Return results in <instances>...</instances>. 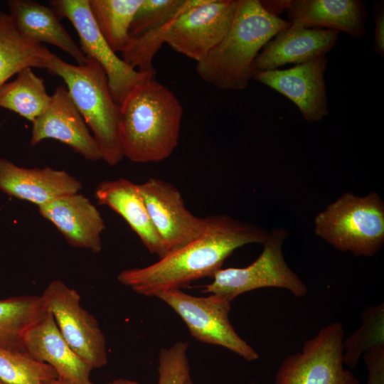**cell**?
Wrapping results in <instances>:
<instances>
[{"instance_id": "obj_16", "label": "cell", "mask_w": 384, "mask_h": 384, "mask_svg": "<svg viewBox=\"0 0 384 384\" xmlns=\"http://www.w3.org/2000/svg\"><path fill=\"white\" fill-rule=\"evenodd\" d=\"M38 211L58 228L70 245L93 253L102 250L104 220L84 195L76 193L59 197L39 206Z\"/></svg>"}, {"instance_id": "obj_13", "label": "cell", "mask_w": 384, "mask_h": 384, "mask_svg": "<svg viewBox=\"0 0 384 384\" xmlns=\"http://www.w3.org/2000/svg\"><path fill=\"white\" fill-rule=\"evenodd\" d=\"M326 55L285 70L255 71L252 78L283 95L299 108L311 123L328 114L324 73Z\"/></svg>"}, {"instance_id": "obj_34", "label": "cell", "mask_w": 384, "mask_h": 384, "mask_svg": "<svg viewBox=\"0 0 384 384\" xmlns=\"http://www.w3.org/2000/svg\"><path fill=\"white\" fill-rule=\"evenodd\" d=\"M43 384H70V383L58 378H53L48 381H46L43 383Z\"/></svg>"}, {"instance_id": "obj_14", "label": "cell", "mask_w": 384, "mask_h": 384, "mask_svg": "<svg viewBox=\"0 0 384 384\" xmlns=\"http://www.w3.org/2000/svg\"><path fill=\"white\" fill-rule=\"evenodd\" d=\"M46 139L68 145L87 160L102 159L95 137L63 85L55 90L48 107L32 122L31 145L35 146Z\"/></svg>"}, {"instance_id": "obj_6", "label": "cell", "mask_w": 384, "mask_h": 384, "mask_svg": "<svg viewBox=\"0 0 384 384\" xmlns=\"http://www.w3.org/2000/svg\"><path fill=\"white\" fill-rule=\"evenodd\" d=\"M287 235L283 228L274 229L262 244V252L252 264L245 267L220 268L201 292L230 302L243 293L263 287L282 288L296 297H305L306 285L290 269L282 253Z\"/></svg>"}, {"instance_id": "obj_11", "label": "cell", "mask_w": 384, "mask_h": 384, "mask_svg": "<svg viewBox=\"0 0 384 384\" xmlns=\"http://www.w3.org/2000/svg\"><path fill=\"white\" fill-rule=\"evenodd\" d=\"M49 4L60 18H66L73 24L84 55L102 67L112 95L117 104L121 105L135 85L155 78V74L142 73L131 68L116 54L98 28L89 0H52Z\"/></svg>"}, {"instance_id": "obj_20", "label": "cell", "mask_w": 384, "mask_h": 384, "mask_svg": "<svg viewBox=\"0 0 384 384\" xmlns=\"http://www.w3.org/2000/svg\"><path fill=\"white\" fill-rule=\"evenodd\" d=\"M95 196L100 204L108 206L125 220L150 253L159 258L166 254L138 184L125 178L105 181L97 186Z\"/></svg>"}, {"instance_id": "obj_35", "label": "cell", "mask_w": 384, "mask_h": 384, "mask_svg": "<svg viewBox=\"0 0 384 384\" xmlns=\"http://www.w3.org/2000/svg\"><path fill=\"white\" fill-rule=\"evenodd\" d=\"M183 384H194V383L193 382L191 378H188Z\"/></svg>"}, {"instance_id": "obj_25", "label": "cell", "mask_w": 384, "mask_h": 384, "mask_svg": "<svg viewBox=\"0 0 384 384\" xmlns=\"http://www.w3.org/2000/svg\"><path fill=\"white\" fill-rule=\"evenodd\" d=\"M143 0H89L95 23L114 52H122L135 14Z\"/></svg>"}, {"instance_id": "obj_28", "label": "cell", "mask_w": 384, "mask_h": 384, "mask_svg": "<svg viewBox=\"0 0 384 384\" xmlns=\"http://www.w3.org/2000/svg\"><path fill=\"white\" fill-rule=\"evenodd\" d=\"M196 0H143L129 28V37L156 30L166 25Z\"/></svg>"}, {"instance_id": "obj_18", "label": "cell", "mask_w": 384, "mask_h": 384, "mask_svg": "<svg viewBox=\"0 0 384 384\" xmlns=\"http://www.w3.org/2000/svg\"><path fill=\"white\" fill-rule=\"evenodd\" d=\"M338 34L334 30L291 23L264 46L253 63V70H275L287 63H304L326 55L336 43Z\"/></svg>"}, {"instance_id": "obj_30", "label": "cell", "mask_w": 384, "mask_h": 384, "mask_svg": "<svg viewBox=\"0 0 384 384\" xmlns=\"http://www.w3.org/2000/svg\"><path fill=\"white\" fill-rule=\"evenodd\" d=\"M368 370L367 384H384V347H375L363 355Z\"/></svg>"}, {"instance_id": "obj_19", "label": "cell", "mask_w": 384, "mask_h": 384, "mask_svg": "<svg viewBox=\"0 0 384 384\" xmlns=\"http://www.w3.org/2000/svg\"><path fill=\"white\" fill-rule=\"evenodd\" d=\"M289 22L307 28H327L361 38L366 36L367 11L360 0H290Z\"/></svg>"}, {"instance_id": "obj_3", "label": "cell", "mask_w": 384, "mask_h": 384, "mask_svg": "<svg viewBox=\"0 0 384 384\" xmlns=\"http://www.w3.org/2000/svg\"><path fill=\"white\" fill-rule=\"evenodd\" d=\"M289 21L271 15L258 0H238L231 25L219 43L197 63L196 72L206 82L223 90L247 87L253 63L264 46Z\"/></svg>"}, {"instance_id": "obj_5", "label": "cell", "mask_w": 384, "mask_h": 384, "mask_svg": "<svg viewBox=\"0 0 384 384\" xmlns=\"http://www.w3.org/2000/svg\"><path fill=\"white\" fill-rule=\"evenodd\" d=\"M315 233L340 251L371 257L384 243V203L372 192L357 196L346 192L314 219Z\"/></svg>"}, {"instance_id": "obj_29", "label": "cell", "mask_w": 384, "mask_h": 384, "mask_svg": "<svg viewBox=\"0 0 384 384\" xmlns=\"http://www.w3.org/2000/svg\"><path fill=\"white\" fill-rule=\"evenodd\" d=\"M188 348L187 342L178 341L160 351L157 384H183L191 377Z\"/></svg>"}, {"instance_id": "obj_22", "label": "cell", "mask_w": 384, "mask_h": 384, "mask_svg": "<svg viewBox=\"0 0 384 384\" xmlns=\"http://www.w3.org/2000/svg\"><path fill=\"white\" fill-rule=\"evenodd\" d=\"M53 54L22 36L10 14L0 11V87L23 68L47 69Z\"/></svg>"}, {"instance_id": "obj_24", "label": "cell", "mask_w": 384, "mask_h": 384, "mask_svg": "<svg viewBox=\"0 0 384 384\" xmlns=\"http://www.w3.org/2000/svg\"><path fill=\"white\" fill-rule=\"evenodd\" d=\"M46 311L41 295L0 299V346L25 351L26 331Z\"/></svg>"}, {"instance_id": "obj_10", "label": "cell", "mask_w": 384, "mask_h": 384, "mask_svg": "<svg viewBox=\"0 0 384 384\" xmlns=\"http://www.w3.org/2000/svg\"><path fill=\"white\" fill-rule=\"evenodd\" d=\"M237 4L238 0H196L166 25L164 42L200 62L228 32Z\"/></svg>"}, {"instance_id": "obj_15", "label": "cell", "mask_w": 384, "mask_h": 384, "mask_svg": "<svg viewBox=\"0 0 384 384\" xmlns=\"http://www.w3.org/2000/svg\"><path fill=\"white\" fill-rule=\"evenodd\" d=\"M23 343L25 351L50 366L58 378L70 384H93L90 378L92 368L70 348L49 311L26 331Z\"/></svg>"}, {"instance_id": "obj_26", "label": "cell", "mask_w": 384, "mask_h": 384, "mask_svg": "<svg viewBox=\"0 0 384 384\" xmlns=\"http://www.w3.org/2000/svg\"><path fill=\"white\" fill-rule=\"evenodd\" d=\"M361 317L359 329L343 341V363L351 369L366 351L384 347V303L365 307Z\"/></svg>"}, {"instance_id": "obj_31", "label": "cell", "mask_w": 384, "mask_h": 384, "mask_svg": "<svg viewBox=\"0 0 384 384\" xmlns=\"http://www.w3.org/2000/svg\"><path fill=\"white\" fill-rule=\"evenodd\" d=\"M375 12L374 50L384 56V4L380 1L373 5Z\"/></svg>"}, {"instance_id": "obj_12", "label": "cell", "mask_w": 384, "mask_h": 384, "mask_svg": "<svg viewBox=\"0 0 384 384\" xmlns=\"http://www.w3.org/2000/svg\"><path fill=\"white\" fill-rule=\"evenodd\" d=\"M151 223L161 238L166 254L200 235L207 218H198L185 206L179 190L158 178L138 184Z\"/></svg>"}, {"instance_id": "obj_21", "label": "cell", "mask_w": 384, "mask_h": 384, "mask_svg": "<svg viewBox=\"0 0 384 384\" xmlns=\"http://www.w3.org/2000/svg\"><path fill=\"white\" fill-rule=\"evenodd\" d=\"M7 4L16 28L25 38L58 47L72 56L78 65L86 63V56L51 7L31 0H10Z\"/></svg>"}, {"instance_id": "obj_7", "label": "cell", "mask_w": 384, "mask_h": 384, "mask_svg": "<svg viewBox=\"0 0 384 384\" xmlns=\"http://www.w3.org/2000/svg\"><path fill=\"white\" fill-rule=\"evenodd\" d=\"M344 329L335 321L306 341L300 351L286 357L275 374L274 384H359L344 367Z\"/></svg>"}, {"instance_id": "obj_2", "label": "cell", "mask_w": 384, "mask_h": 384, "mask_svg": "<svg viewBox=\"0 0 384 384\" xmlns=\"http://www.w3.org/2000/svg\"><path fill=\"white\" fill-rule=\"evenodd\" d=\"M182 117L178 99L155 78L135 85L120 105L124 157L136 163L169 157L178 145Z\"/></svg>"}, {"instance_id": "obj_1", "label": "cell", "mask_w": 384, "mask_h": 384, "mask_svg": "<svg viewBox=\"0 0 384 384\" xmlns=\"http://www.w3.org/2000/svg\"><path fill=\"white\" fill-rule=\"evenodd\" d=\"M206 218L205 229L195 239L151 265L122 270L117 280L139 294L156 297L193 281L212 277L236 249L250 243L263 244L268 235L257 225L228 215Z\"/></svg>"}, {"instance_id": "obj_32", "label": "cell", "mask_w": 384, "mask_h": 384, "mask_svg": "<svg viewBox=\"0 0 384 384\" xmlns=\"http://www.w3.org/2000/svg\"><path fill=\"white\" fill-rule=\"evenodd\" d=\"M260 2L267 12L271 15L278 16V14L287 9L290 0L260 1Z\"/></svg>"}, {"instance_id": "obj_23", "label": "cell", "mask_w": 384, "mask_h": 384, "mask_svg": "<svg viewBox=\"0 0 384 384\" xmlns=\"http://www.w3.org/2000/svg\"><path fill=\"white\" fill-rule=\"evenodd\" d=\"M31 68L22 69L14 80L0 87V107L32 122L48 107L51 95L46 91L43 78Z\"/></svg>"}, {"instance_id": "obj_36", "label": "cell", "mask_w": 384, "mask_h": 384, "mask_svg": "<svg viewBox=\"0 0 384 384\" xmlns=\"http://www.w3.org/2000/svg\"><path fill=\"white\" fill-rule=\"evenodd\" d=\"M0 384H6V383H5L2 382L1 380H0Z\"/></svg>"}, {"instance_id": "obj_27", "label": "cell", "mask_w": 384, "mask_h": 384, "mask_svg": "<svg viewBox=\"0 0 384 384\" xmlns=\"http://www.w3.org/2000/svg\"><path fill=\"white\" fill-rule=\"evenodd\" d=\"M58 378L48 364L39 362L26 351L0 346V380L6 384H43Z\"/></svg>"}, {"instance_id": "obj_33", "label": "cell", "mask_w": 384, "mask_h": 384, "mask_svg": "<svg viewBox=\"0 0 384 384\" xmlns=\"http://www.w3.org/2000/svg\"><path fill=\"white\" fill-rule=\"evenodd\" d=\"M105 384H140L135 380H132L126 378H118L108 382Z\"/></svg>"}, {"instance_id": "obj_9", "label": "cell", "mask_w": 384, "mask_h": 384, "mask_svg": "<svg viewBox=\"0 0 384 384\" xmlns=\"http://www.w3.org/2000/svg\"><path fill=\"white\" fill-rule=\"evenodd\" d=\"M41 297L74 352L92 370L107 365L105 336L96 319L81 306L79 293L55 279L48 284Z\"/></svg>"}, {"instance_id": "obj_8", "label": "cell", "mask_w": 384, "mask_h": 384, "mask_svg": "<svg viewBox=\"0 0 384 384\" xmlns=\"http://www.w3.org/2000/svg\"><path fill=\"white\" fill-rule=\"evenodd\" d=\"M156 297L184 321L191 336L202 343L224 347L244 359H258V353L235 331L229 319L231 302L210 294L196 297L181 289L162 292Z\"/></svg>"}, {"instance_id": "obj_17", "label": "cell", "mask_w": 384, "mask_h": 384, "mask_svg": "<svg viewBox=\"0 0 384 384\" xmlns=\"http://www.w3.org/2000/svg\"><path fill=\"white\" fill-rule=\"evenodd\" d=\"M81 188V182L63 170L25 168L0 158V190L10 196L39 207Z\"/></svg>"}, {"instance_id": "obj_4", "label": "cell", "mask_w": 384, "mask_h": 384, "mask_svg": "<svg viewBox=\"0 0 384 384\" xmlns=\"http://www.w3.org/2000/svg\"><path fill=\"white\" fill-rule=\"evenodd\" d=\"M73 65L53 53L47 70L61 78L74 104L92 132L102 159L116 166L124 158L119 124L120 105L110 92L107 75L94 59Z\"/></svg>"}]
</instances>
